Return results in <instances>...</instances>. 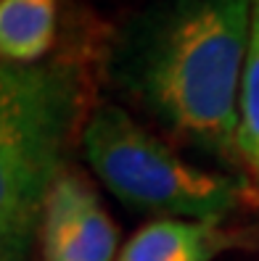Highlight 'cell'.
Wrapping results in <instances>:
<instances>
[{"instance_id": "1", "label": "cell", "mask_w": 259, "mask_h": 261, "mask_svg": "<svg viewBox=\"0 0 259 261\" xmlns=\"http://www.w3.org/2000/svg\"><path fill=\"white\" fill-rule=\"evenodd\" d=\"M254 0H151L114 40L109 74L132 106L204 156L238 159Z\"/></svg>"}, {"instance_id": "2", "label": "cell", "mask_w": 259, "mask_h": 261, "mask_svg": "<svg viewBox=\"0 0 259 261\" xmlns=\"http://www.w3.org/2000/svg\"><path fill=\"white\" fill-rule=\"evenodd\" d=\"M85 76L72 58L0 69V261H29L42 211L85 129Z\"/></svg>"}, {"instance_id": "3", "label": "cell", "mask_w": 259, "mask_h": 261, "mask_svg": "<svg viewBox=\"0 0 259 261\" xmlns=\"http://www.w3.org/2000/svg\"><path fill=\"white\" fill-rule=\"evenodd\" d=\"M80 145L90 172L116 201L156 219L220 224L249 190L236 174L182 159L116 103H101L87 114Z\"/></svg>"}, {"instance_id": "4", "label": "cell", "mask_w": 259, "mask_h": 261, "mask_svg": "<svg viewBox=\"0 0 259 261\" xmlns=\"http://www.w3.org/2000/svg\"><path fill=\"white\" fill-rule=\"evenodd\" d=\"M42 261H116L119 232L93 185L77 172L56 182L40 224Z\"/></svg>"}, {"instance_id": "5", "label": "cell", "mask_w": 259, "mask_h": 261, "mask_svg": "<svg viewBox=\"0 0 259 261\" xmlns=\"http://www.w3.org/2000/svg\"><path fill=\"white\" fill-rule=\"evenodd\" d=\"M217 224L154 219L119 248L116 261H209L217 251Z\"/></svg>"}, {"instance_id": "6", "label": "cell", "mask_w": 259, "mask_h": 261, "mask_svg": "<svg viewBox=\"0 0 259 261\" xmlns=\"http://www.w3.org/2000/svg\"><path fill=\"white\" fill-rule=\"evenodd\" d=\"M58 0H0L3 64L32 66L45 61L56 40Z\"/></svg>"}, {"instance_id": "7", "label": "cell", "mask_w": 259, "mask_h": 261, "mask_svg": "<svg viewBox=\"0 0 259 261\" xmlns=\"http://www.w3.org/2000/svg\"><path fill=\"white\" fill-rule=\"evenodd\" d=\"M236 145L241 164L249 169V174L259 185V0H254V13H251V40L238 98Z\"/></svg>"}]
</instances>
